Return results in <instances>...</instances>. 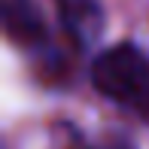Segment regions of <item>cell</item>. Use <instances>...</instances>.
Wrapping results in <instances>:
<instances>
[{
    "mask_svg": "<svg viewBox=\"0 0 149 149\" xmlns=\"http://www.w3.org/2000/svg\"><path fill=\"white\" fill-rule=\"evenodd\" d=\"M0 15H3L6 40L15 43L22 52H33V55L52 52V37L37 0H0Z\"/></svg>",
    "mask_w": 149,
    "mask_h": 149,
    "instance_id": "2",
    "label": "cell"
},
{
    "mask_svg": "<svg viewBox=\"0 0 149 149\" xmlns=\"http://www.w3.org/2000/svg\"><path fill=\"white\" fill-rule=\"evenodd\" d=\"M146 70H149V55L137 43L122 40V43L107 46L91 61L88 76H91V85L97 94H104L107 100L131 110L134 97H137L140 85H143Z\"/></svg>",
    "mask_w": 149,
    "mask_h": 149,
    "instance_id": "1",
    "label": "cell"
},
{
    "mask_svg": "<svg viewBox=\"0 0 149 149\" xmlns=\"http://www.w3.org/2000/svg\"><path fill=\"white\" fill-rule=\"evenodd\" d=\"M58 18L76 49H88L104 33V0H55Z\"/></svg>",
    "mask_w": 149,
    "mask_h": 149,
    "instance_id": "3",
    "label": "cell"
},
{
    "mask_svg": "<svg viewBox=\"0 0 149 149\" xmlns=\"http://www.w3.org/2000/svg\"><path fill=\"white\" fill-rule=\"evenodd\" d=\"M131 110L137 113L143 122H149V70H146V76H143V85H140V91H137V97H134Z\"/></svg>",
    "mask_w": 149,
    "mask_h": 149,
    "instance_id": "4",
    "label": "cell"
},
{
    "mask_svg": "<svg viewBox=\"0 0 149 149\" xmlns=\"http://www.w3.org/2000/svg\"><path fill=\"white\" fill-rule=\"evenodd\" d=\"M100 149H137L131 137H110L107 143H100Z\"/></svg>",
    "mask_w": 149,
    "mask_h": 149,
    "instance_id": "5",
    "label": "cell"
}]
</instances>
